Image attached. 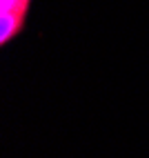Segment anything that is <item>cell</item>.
I'll return each instance as SVG.
<instances>
[{
    "label": "cell",
    "mask_w": 149,
    "mask_h": 158,
    "mask_svg": "<svg viewBox=\"0 0 149 158\" xmlns=\"http://www.w3.org/2000/svg\"><path fill=\"white\" fill-rule=\"evenodd\" d=\"M31 0H0V45L14 40L25 27Z\"/></svg>",
    "instance_id": "1"
}]
</instances>
